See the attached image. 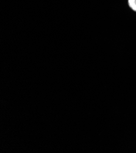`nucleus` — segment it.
<instances>
[{
  "label": "nucleus",
  "mask_w": 136,
  "mask_h": 153,
  "mask_svg": "<svg viewBox=\"0 0 136 153\" xmlns=\"http://www.w3.org/2000/svg\"><path fill=\"white\" fill-rule=\"evenodd\" d=\"M128 4L129 7L136 12V0H128Z\"/></svg>",
  "instance_id": "nucleus-1"
}]
</instances>
